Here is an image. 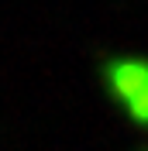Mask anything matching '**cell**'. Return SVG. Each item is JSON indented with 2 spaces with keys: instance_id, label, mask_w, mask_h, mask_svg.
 I'll return each instance as SVG.
<instances>
[{
  "instance_id": "1",
  "label": "cell",
  "mask_w": 148,
  "mask_h": 151,
  "mask_svg": "<svg viewBox=\"0 0 148 151\" xmlns=\"http://www.w3.org/2000/svg\"><path fill=\"white\" fill-rule=\"evenodd\" d=\"M110 93L128 106L134 120L148 124V62L145 58H114L103 69Z\"/></svg>"
}]
</instances>
